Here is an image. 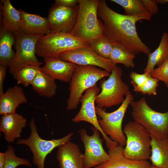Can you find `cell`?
<instances>
[{"label": "cell", "instance_id": "6da1fadb", "mask_svg": "<svg viewBox=\"0 0 168 168\" xmlns=\"http://www.w3.org/2000/svg\"><path fill=\"white\" fill-rule=\"evenodd\" d=\"M97 14L102 22L103 34L113 44L118 45L134 54L142 53L147 55L150 48L138 36L136 22L150 20L152 15L149 12L129 16L116 12L107 4L105 0H99Z\"/></svg>", "mask_w": 168, "mask_h": 168}, {"label": "cell", "instance_id": "7a4b0ae2", "mask_svg": "<svg viewBox=\"0 0 168 168\" xmlns=\"http://www.w3.org/2000/svg\"><path fill=\"white\" fill-rule=\"evenodd\" d=\"M99 2V0H79L76 22L69 33L88 44L103 35L102 22L97 14Z\"/></svg>", "mask_w": 168, "mask_h": 168}, {"label": "cell", "instance_id": "3957f363", "mask_svg": "<svg viewBox=\"0 0 168 168\" xmlns=\"http://www.w3.org/2000/svg\"><path fill=\"white\" fill-rule=\"evenodd\" d=\"M130 105L134 120L142 125L151 136L157 139L168 137V111L158 112L148 105L145 98L133 100Z\"/></svg>", "mask_w": 168, "mask_h": 168}, {"label": "cell", "instance_id": "277c9868", "mask_svg": "<svg viewBox=\"0 0 168 168\" xmlns=\"http://www.w3.org/2000/svg\"><path fill=\"white\" fill-rule=\"evenodd\" d=\"M110 73L94 66L76 65L69 82L70 94L67 101V110L77 108L83 92L96 85L99 80L109 77Z\"/></svg>", "mask_w": 168, "mask_h": 168}, {"label": "cell", "instance_id": "5b68a950", "mask_svg": "<svg viewBox=\"0 0 168 168\" xmlns=\"http://www.w3.org/2000/svg\"><path fill=\"white\" fill-rule=\"evenodd\" d=\"M126 138L123 154L126 158L137 161H147L151 154V138L148 131L135 121H130L123 129Z\"/></svg>", "mask_w": 168, "mask_h": 168}, {"label": "cell", "instance_id": "8992f818", "mask_svg": "<svg viewBox=\"0 0 168 168\" xmlns=\"http://www.w3.org/2000/svg\"><path fill=\"white\" fill-rule=\"evenodd\" d=\"M122 74L121 68L116 66L107 79L103 78L100 81L101 90L96 98V106L102 109L123 103L125 99L124 97L130 91L128 86L122 79Z\"/></svg>", "mask_w": 168, "mask_h": 168}, {"label": "cell", "instance_id": "52a82bcc", "mask_svg": "<svg viewBox=\"0 0 168 168\" xmlns=\"http://www.w3.org/2000/svg\"><path fill=\"white\" fill-rule=\"evenodd\" d=\"M30 133L26 139H19L16 144L27 146L33 154V163L37 168H44V163L47 155L55 148L70 141L74 135L72 132L62 138L47 140L39 135L35 119L32 118L30 123Z\"/></svg>", "mask_w": 168, "mask_h": 168}, {"label": "cell", "instance_id": "ba28073f", "mask_svg": "<svg viewBox=\"0 0 168 168\" xmlns=\"http://www.w3.org/2000/svg\"><path fill=\"white\" fill-rule=\"evenodd\" d=\"M133 100V95L129 91L119 107L113 112H107L96 106L95 107L96 115L100 118L98 119V122L103 132L123 147L126 145V138L122 129V122L127 109Z\"/></svg>", "mask_w": 168, "mask_h": 168}, {"label": "cell", "instance_id": "9c48e42d", "mask_svg": "<svg viewBox=\"0 0 168 168\" xmlns=\"http://www.w3.org/2000/svg\"><path fill=\"white\" fill-rule=\"evenodd\" d=\"M15 39V56L8 68L10 73L13 75L26 66H40L43 63L39 61L36 55V48L39 40L44 35H28L21 31L13 33Z\"/></svg>", "mask_w": 168, "mask_h": 168}, {"label": "cell", "instance_id": "30bf717a", "mask_svg": "<svg viewBox=\"0 0 168 168\" xmlns=\"http://www.w3.org/2000/svg\"><path fill=\"white\" fill-rule=\"evenodd\" d=\"M88 45L69 33H50L41 37L36 45V54L44 58H59L60 54Z\"/></svg>", "mask_w": 168, "mask_h": 168}, {"label": "cell", "instance_id": "8fae6325", "mask_svg": "<svg viewBox=\"0 0 168 168\" xmlns=\"http://www.w3.org/2000/svg\"><path fill=\"white\" fill-rule=\"evenodd\" d=\"M91 129L93 132L91 135H88L84 128L78 130L81 140L85 149L83 154V168L95 167L109 158V155L103 147V139L100 137V132L93 126L91 127Z\"/></svg>", "mask_w": 168, "mask_h": 168}, {"label": "cell", "instance_id": "7c38bea8", "mask_svg": "<svg viewBox=\"0 0 168 168\" xmlns=\"http://www.w3.org/2000/svg\"><path fill=\"white\" fill-rule=\"evenodd\" d=\"M100 90V88L96 85L85 91L84 94L82 96L80 99V102L81 103L80 110L72 119V121L77 123L85 121L92 124L100 131L105 141L107 148L110 149L117 146L118 144L103 132L98 122L96 112L95 103L96 97Z\"/></svg>", "mask_w": 168, "mask_h": 168}, {"label": "cell", "instance_id": "4fadbf2b", "mask_svg": "<svg viewBox=\"0 0 168 168\" xmlns=\"http://www.w3.org/2000/svg\"><path fill=\"white\" fill-rule=\"evenodd\" d=\"M79 10L78 4L68 7L54 3L49 9L47 17L50 33H69L76 24Z\"/></svg>", "mask_w": 168, "mask_h": 168}, {"label": "cell", "instance_id": "5bb4252c", "mask_svg": "<svg viewBox=\"0 0 168 168\" xmlns=\"http://www.w3.org/2000/svg\"><path fill=\"white\" fill-rule=\"evenodd\" d=\"M59 58L76 65L99 67L110 72L117 66L109 59L98 55L89 45L63 52L60 54Z\"/></svg>", "mask_w": 168, "mask_h": 168}, {"label": "cell", "instance_id": "9a60e30c", "mask_svg": "<svg viewBox=\"0 0 168 168\" xmlns=\"http://www.w3.org/2000/svg\"><path fill=\"white\" fill-rule=\"evenodd\" d=\"M44 65L40 71L54 79L70 82L76 65L59 58H44Z\"/></svg>", "mask_w": 168, "mask_h": 168}, {"label": "cell", "instance_id": "2e32d148", "mask_svg": "<svg viewBox=\"0 0 168 168\" xmlns=\"http://www.w3.org/2000/svg\"><path fill=\"white\" fill-rule=\"evenodd\" d=\"M58 147L56 157L60 168H83V155L77 144L70 141Z\"/></svg>", "mask_w": 168, "mask_h": 168}, {"label": "cell", "instance_id": "e0dca14e", "mask_svg": "<svg viewBox=\"0 0 168 168\" xmlns=\"http://www.w3.org/2000/svg\"><path fill=\"white\" fill-rule=\"evenodd\" d=\"M124 149L118 145L109 149V159L95 168H148L150 166L147 161H137L126 158L123 154Z\"/></svg>", "mask_w": 168, "mask_h": 168}, {"label": "cell", "instance_id": "ac0fdd59", "mask_svg": "<svg viewBox=\"0 0 168 168\" xmlns=\"http://www.w3.org/2000/svg\"><path fill=\"white\" fill-rule=\"evenodd\" d=\"M19 10L21 15L20 29L22 32L28 35H44L50 34L47 17L28 13L21 9Z\"/></svg>", "mask_w": 168, "mask_h": 168}, {"label": "cell", "instance_id": "d6986e66", "mask_svg": "<svg viewBox=\"0 0 168 168\" xmlns=\"http://www.w3.org/2000/svg\"><path fill=\"white\" fill-rule=\"evenodd\" d=\"M27 121L25 118L16 113L2 115L0 120V131L4 134L6 141L12 143L16 139L20 138Z\"/></svg>", "mask_w": 168, "mask_h": 168}, {"label": "cell", "instance_id": "ffe728a7", "mask_svg": "<svg viewBox=\"0 0 168 168\" xmlns=\"http://www.w3.org/2000/svg\"><path fill=\"white\" fill-rule=\"evenodd\" d=\"M27 102L22 87L18 86L10 87L0 95V114L16 113L19 106Z\"/></svg>", "mask_w": 168, "mask_h": 168}, {"label": "cell", "instance_id": "44dd1931", "mask_svg": "<svg viewBox=\"0 0 168 168\" xmlns=\"http://www.w3.org/2000/svg\"><path fill=\"white\" fill-rule=\"evenodd\" d=\"M151 137V154L149 159L152 165L160 168H168V137L160 139Z\"/></svg>", "mask_w": 168, "mask_h": 168}, {"label": "cell", "instance_id": "7402d4cb", "mask_svg": "<svg viewBox=\"0 0 168 168\" xmlns=\"http://www.w3.org/2000/svg\"><path fill=\"white\" fill-rule=\"evenodd\" d=\"M2 26L5 29L14 33L20 31L21 15L9 0H2Z\"/></svg>", "mask_w": 168, "mask_h": 168}, {"label": "cell", "instance_id": "603a6c76", "mask_svg": "<svg viewBox=\"0 0 168 168\" xmlns=\"http://www.w3.org/2000/svg\"><path fill=\"white\" fill-rule=\"evenodd\" d=\"M15 43L13 33L5 29L1 26L0 31V65L8 67L15 55L12 49Z\"/></svg>", "mask_w": 168, "mask_h": 168}, {"label": "cell", "instance_id": "cb8c5ba5", "mask_svg": "<svg viewBox=\"0 0 168 168\" xmlns=\"http://www.w3.org/2000/svg\"><path fill=\"white\" fill-rule=\"evenodd\" d=\"M147 65L144 73H151L156 65L160 66L168 58V33H163L159 44L156 49L147 55Z\"/></svg>", "mask_w": 168, "mask_h": 168}, {"label": "cell", "instance_id": "d4e9b609", "mask_svg": "<svg viewBox=\"0 0 168 168\" xmlns=\"http://www.w3.org/2000/svg\"><path fill=\"white\" fill-rule=\"evenodd\" d=\"M31 85L33 90L40 96L49 98L55 95L57 88L55 80L40 71Z\"/></svg>", "mask_w": 168, "mask_h": 168}, {"label": "cell", "instance_id": "484cf974", "mask_svg": "<svg viewBox=\"0 0 168 168\" xmlns=\"http://www.w3.org/2000/svg\"><path fill=\"white\" fill-rule=\"evenodd\" d=\"M135 57L134 54L118 45L113 44L109 59L115 65L119 63L128 68H133L135 66L134 60Z\"/></svg>", "mask_w": 168, "mask_h": 168}, {"label": "cell", "instance_id": "4316f807", "mask_svg": "<svg viewBox=\"0 0 168 168\" xmlns=\"http://www.w3.org/2000/svg\"><path fill=\"white\" fill-rule=\"evenodd\" d=\"M40 67L29 65L24 67L16 72L13 78L18 84L25 87L31 85L36 75L40 71Z\"/></svg>", "mask_w": 168, "mask_h": 168}, {"label": "cell", "instance_id": "83f0119b", "mask_svg": "<svg viewBox=\"0 0 168 168\" xmlns=\"http://www.w3.org/2000/svg\"><path fill=\"white\" fill-rule=\"evenodd\" d=\"M122 7L124 15L129 16L140 15L148 12L142 0H111Z\"/></svg>", "mask_w": 168, "mask_h": 168}, {"label": "cell", "instance_id": "f1b7e54d", "mask_svg": "<svg viewBox=\"0 0 168 168\" xmlns=\"http://www.w3.org/2000/svg\"><path fill=\"white\" fill-rule=\"evenodd\" d=\"M88 45L98 55L102 58L109 59L113 44L103 35L93 40Z\"/></svg>", "mask_w": 168, "mask_h": 168}, {"label": "cell", "instance_id": "f546056e", "mask_svg": "<svg viewBox=\"0 0 168 168\" xmlns=\"http://www.w3.org/2000/svg\"><path fill=\"white\" fill-rule=\"evenodd\" d=\"M15 149L12 145L8 146L6 153V161L3 168H16L20 165L31 167L32 165L29 160L19 157L15 154Z\"/></svg>", "mask_w": 168, "mask_h": 168}, {"label": "cell", "instance_id": "4dcf8cb0", "mask_svg": "<svg viewBox=\"0 0 168 168\" xmlns=\"http://www.w3.org/2000/svg\"><path fill=\"white\" fill-rule=\"evenodd\" d=\"M159 81L157 79L152 77L150 74L146 82L139 89L138 92L143 95H156Z\"/></svg>", "mask_w": 168, "mask_h": 168}, {"label": "cell", "instance_id": "1f68e13d", "mask_svg": "<svg viewBox=\"0 0 168 168\" xmlns=\"http://www.w3.org/2000/svg\"><path fill=\"white\" fill-rule=\"evenodd\" d=\"M153 77L164 82L168 88V58L160 66L151 73Z\"/></svg>", "mask_w": 168, "mask_h": 168}, {"label": "cell", "instance_id": "d6a6232c", "mask_svg": "<svg viewBox=\"0 0 168 168\" xmlns=\"http://www.w3.org/2000/svg\"><path fill=\"white\" fill-rule=\"evenodd\" d=\"M150 74L145 73L139 74L134 72H132L130 73V82L133 86L134 91L138 92L139 90L145 83Z\"/></svg>", "mask_w": 168, "mask_h": 168}, {"label": "cell", "instance_id": "836d02e7", "mask_svg": "<svg viewBox=\"0 0 168 168\" xmlns=\"http://www.w3.org/2000/svg\"><path fill=\"white\" fill-rule=\"evenodd\" d=\"M142 1L148 12L152 15L157 13L159 11V8L156 0H142Z\"/></svg>", "mask_w": 168, "mask_h": 168}, {"label": "cell", "instance_id": "e575fe53", "mask_svg": "<svg viewBox=\"0 0 168 168\" xmlns=\"http://www.w3.org/2000/svg\"><path fill=\"white\" fill-rule=\"evenodd\" d=\"M79 0H55V3L68 7H73L78 4Z\"/></svg>", "mask_w": 168, "mask_h": 168}, {"label": "cell", "instance_id": "d590c367", "mask_svg": "<svg viewBox=\"0 0 168 168\" xmlns=\"http://www.w3.org/2000/svg\"><path fill=\"white\" fill-rule=\"evenodd\" d=\"M6 67L0 65V95L3 91V84L6 76Z\"/></svg>", "mask_w": 168, "mask_h": 168}, {"label": "cell", "instance_id": "8d00e7d4", "mask_svg": "<svg viewBox=\"0 0 168 168\" xmlns=\"http://www.w3.org/2000/svg\"><path fill=\"white\" fill-rule=\"evenodd\" d=\"M6 161L5 152L0 153V168H3Z\"/></svg>", "mask_w": 168, "mask_h": 168}, {"label": "cell", "instance_id": "74e56055", "mask_svg": "<svg viewBox=\"0 0 168 168\" xmlns=\"http://www.w3.org/2000/svg\"><path fill=\"white\" fill-rule=\"evenodd\" d=\"M157 2L161 4H164L168 2V0H158Z\"/></svg>", "mask_w": 168, "mask_h": 168}, {"label": "cell", "instance_id": "f35d334b", "mask_svg": "<svg viewBox=\"0 0 168 168\" xmlns=\"http://www.w3.org/2000/svg\"><path fill=\"white\" fill-rule=\"evenodd\" d=\"M148 168H160L156 166L152 165H151Z\"/></svg>", "mask_w": 168, "mask_h": 168}]
</instances>
